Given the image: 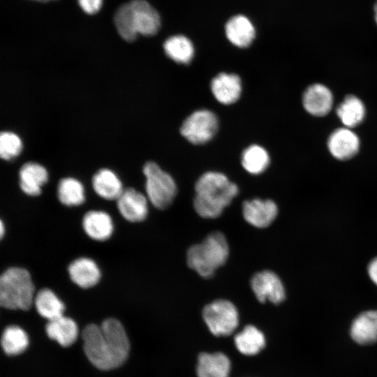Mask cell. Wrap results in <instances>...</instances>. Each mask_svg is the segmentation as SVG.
<instances>
[{
  "mask_svg": "<svg viewBox=\"0 0 377 377\" xmlns=\"http://www.w3.org/2000/svg\"><path fill=\"white\" fill-rule=\"evenodd\" d=\"M82 336L87 358L99 369L117 368L128 357L129 341L124 327L115 318H107L101 325H88Z\"/></svg>",
  "mask_w": 377,
  "mask_h": 377,
  "instance_id": "cell-1",
  "label": "cell"
},
{
  "mask_svg": "<svg viewBox=\"0 0 377 377\" xmlns=\"http://www.w3.org/2000/svg\"><path fill=\"white\" fill-rule=\"evenodd\" d=\"M193 207L196 213L205 219L219 216L239 192L237 186L221 172H207L195 185Z\"/></svg>",
  "mask_w": 377,
  "mask_h": 377,
  "instance_id": "cell-2",
  "label": "cell"
},
{
  "mask_svg": "<svg viewBox=\"0 0 377 377\" xmlns=\"http://www.w3.org/2000/svg\"><path fill=\"white\" fill-rule=\"evenodd\" d=\"M114 20L119 34L128 42L134 40L138 34L153 36L161 26L158 12L145 0H132L122 5Z\"/></svg>",
  "mask_w": 377,
  "mask_h": 377,
  "instance_id": "cell-3",
  "label": "cell"
},
{
  "mask_svg": "<svg viewBox=\"0 0 377 377\" xmlns=\"http://www.w3.org/2000/svg\"><path fill=\"white\" fill-rule=\"evenodd\" d=\"M229 256V246L224 235L210 233L202 243L191 246L186 253L188 267L200 276L212 277L224 265Z\"/></svg>",
  "mask_w": 377,
  "mask_h": 377,
  "instance_id": "cell-4",
  "label": "cell"
},
{
  "mask_svg": "<svg viewBox=\"0 0 377 377\" xmlns=\"http://www.w3.org/2000/svg\"><path fill=\"white\" fill-rule=\"evenodd\" d=\"M35 286L29 272L10 267L0 276V304L8 309L28 310L34 304Z\"/></svg>",
  "mask_w": 377,
  "mask_h": 377,
  "instance_id": "cell-5",
  "label": "cell"
},
{
  "mask_svg": "<svg viewBox=\"0 0 377 377\" xmlns=\"http://www.w3.org/2000/svg\"><path fill=\"white\" fill-rule=\"evenodd\" d=\"M142 171L146 179L145 191L148 200L157 209L168 207L177 192L173 178L152 161L146 163Z\"/></svg>",
  "mask_w": 377,
  "mask_h": 377,
  "instance_id": "cell-6",
  "label": "cell"
},
{
  "mask_svg": "<svg viewBox=\"0 0 377 377\" xmlns=\"http://www.w3.org/2000/svg\"><path fill=\"white\" fill-rule=\"evenodd\" d=\"M202 318L211 333L216 337L230 335L239 324L237 308L226 300L207 304L202 310Z\"/></svg>",
  "mask_w": 377,
  "mask_h": 377,
  "instance_id": "cell-7",
  "label": "cell"
},
{
  "mask_svg": "<svg viewBox=\"0 0 377 377\" xmlns=\"http://www.w3.org/2000/svg\"><path fill=\"white\" fill-rule=\"evenodd\" d=\"M219 126L216 115L206 109L198 110L186 118L180 133L188 142L202 145L209 142L216 134Z\"/></svg>",
  "mask_w": 377,
  "mask_h": 377,
  "instance_id": "cell-8",
  "label": "cell"
},
{
  "mask_svg": "<svg viewBox=\"0 0 377 377\" xmlns=\"http://www.w3.org/2000/svg\"><path fill=\"white\" fill-rule=\"evenodd\" d=\"M251 286L258 300L262 303L269 301L278 304L286 297V291L280 278L273 272L265 270L254 274Z\"/></svg>",
  "mask_w": 377,
  "mask_h": 377,
  "instance_id": "cell-9",
  "label": "cell"
},
{
  "mask_svg": "<svg viewBox=\"0 0 377 377\" xmlns=\"http://www.w3.org/2000/svg\"><path fill=\"white\" fill-rule=\"evenodd\" d=\"M148 201L146 195L133 188H125L116 200L121 216L131 223L141 222L146 219Z\"/></svg>",
  "mask_w": 377,
  "mask_h": 377,
  "instance_id": "cell-10",
  "label": "cell"
},
{
  "mask_svg": "<svg viewBox=\"0 0 377 377\" xmlns=\"http://www.w3.org/2000/svg\"><path fill=\"white\" fill-rule=\"evenodd\" d=\"M242 214L245 221L249 224L258 228H264L274 221L278 214V207L272 200L255 198L243 202Z\"/></svg>",
  "mask_w": 377,
  "mask_h": 377,
  "instance_id": "cell-11",
  "label": "cell"
},
{
  "mask_svg": "<svg viewBox=\"0 0 377 377\" xmlns=\"http://www.w3.org/2000/svg\"><path fill=\"white\" fill-rule=\"evenodd\" d=\"M360 139L351 128L342 127L334 130L327 140L330 153L337 159L345 161L353 158L359 151Z\"/></svg>",
  "mask_w": 377,
  "mask_h": 377,
  "instance_id": "cell-12",
  "label": "cell"
},
{
  "mask_svg": "<svg viewBox=\"0 0 377 377\" xmlns=\"http://www.w3.org/2000/svg\"><path fill=\"white\" fill-rule=\"evenodd\" d=\"M305 110L316 117L327 115L333 106V95L324 84L316 83L309 86L302 96Z\"/></svg>",
  "mask_w": 377,
  "mask_h": 377,
  "instance_id": "cell-13",
  "label": "cell"
},
{
  "mask_svg": "<svg viewBox=\"0 0 377 377\" xmlns=\"http://www.w3.org/2000/svg\"><path fill=\"white\" fill-rule=\"evenodd\" d=\"M68 273L72 282L82 288L95 286L101 278L98 265L93 259L87 257L73 260L68 267Z\"/></svg>",
  "mask_w": 377,
  "mask_h": 377,
  "instance_id": "cell-14",
  "label": "cell"
},
{
  "mask_svg": "<svg viewBox=\"0 0 377 377\" xmlns=\"http://www.w3.org/2000/svg\"><path fill=\"white\" fill-rule=\"evenodd\" d=\"M82 226L89 238L98 242L108 239L114 232L112 217L103 210H90L86 212L82 220Z\"/></svg>",
  "mask_w": 377,
  "mask_h": 377,
  "instance_id": "cell-15",
  "label": "cell"
},
{
  "mask_svg": "<svg viewBox=\"0 0 377 377\" xmlns=\"http://www.w3.org/2000/svg\"><path fill=\"white\" fill-rule=\"evenodd\" d=\"M210 87L216 101L224 105L235 103L242 92L241 79L234 73L218 74L212 79Z\"/></svg>",
  "mask_w": 377,
  "mask_h": 377,
  "instance_id": "cell-16",
  "label": "cell"
},
{
  "mask_svg": "<svg viewBox=\"0 0 377 377\" xmlns=\"http://www.w3.org/2000/svg\"><path fill=\"white\" fill-rule=\"evenodd\" d=\"M48 180L47 170L37 163H24L19 171V185L24 193L35 197L42 192V186Z\"/></svg>",
  "mask_w": 377,
  "mask_h": 377,
  "instance_id": "cell-17",
  "label": "cell"
},
{
  "mask_svg": "<svg viewBox=\"0 0 377 377\" xmlns=\"http://www.w3.org/2000/svg\"><path fill=\"white\" fill-rule=\"evenodd\" d=\"M353 340L362 346L377 342V310L366 311L358 315L350 327Z\"/></svg>",
  "mask_w": 377,
  "mask_h": 377,
  "instance_id": "cell-18",
  "label": "cell"
},
{
  "mask_svg": "<svg viewBox=\"0 0 377 377\" xmlns=\"http://www.w3.org/2000/svg\"><path fill=\"white\" fill-rule=\"evenodd\" d=\"M225 31L228 40L241 48L249 47L256 36L252 22L242 15L231 17L226 24Z\"/></svg>",
  "mask_w": 377,
  "mask_h": 377,
  "instance_id": "cell-19",
  "label": "cell"
},
{
  "mask_svg": "<svg viewBox=\"0 0 377 377\" xmlns=\"http://www.w3.org/2000/svg\"><path fill=\"white\" fill-rule=\"evenodd\" d=\"M230 360L222 353H202L196 366L198 377H229Z\"/></svg>",
  "mask_w": 377,
  "mask_h": 377,
  "instance_id": "cell-20",
  "label": "cell"
},
{
  "mask_svg": "<svg viewBox=\"0 0 377 377\" xmlns=\"http://www.w3.org/2000/svg\"><path fill=\"white\" fill-rule=\"evenodd\" d=\"M94 192L107 200H117L124 188L118 176L111 170H99L92 177Z\"/></svg>",
  "mask_w": 377,
  "mask_h": 377,
  "instance_id": "cell-21",
  "label": "cell"
},
{
  "mask_svg": "<svg viewBox=\"0 0 377 377\" xmlns=\"http://www.w3.org/2000/svg\"><path fill=\"white\" fill-rule=\"evenodd\" d=\"M45 330L49 338L57 341L64 347L72 345L78 333L75 322L64 315L50 320L45 326Z\"/></svg>",
  "mask_w": 377,
  "mask_h": 377,
  "instance_id": "cell-22",
  "label": "cell"
},
{
  "mask_svg": "<svg viewBox=\"0 0 377 377\" xmlns=\"http://www.w3.org/2000/svg\"><path fill=\"white\" fill-rule=\"evenodd\" d=\"M34 304L40 316L49 321L61 316L65 309L63 302L49 288H42L34 297Z\"/></svg>",
  "mask_w": 377,
  "mask_h": 377,
  "instance_id": "cell-23",
  "label": "cell"
},
{
  "mask_svg": "<svg viewBox=\"0 0 377 377\" xmlns=\"http://www.w3.org/2000/svg\"><path fill=\"white\" fill-rule=\"evenodd\" d=\"M336 112L344 127L349 128L360 125L366 114L363 102L354 95L346 96L337 108Z\"/></svg>",
  "mask_w": 377,
  "mask_h": 377,
  "instance_id": "cell-24",
  "label": "cell"
},
{
  "mask_svg": "<svg viewBox=\"0 0 377 377\" xmlns=\"http://www.w3.org/2000/svg\"><path fill=\"white\" fill-rule=\"evenodd\" d=\"M235 344L239 353L244 355H255L260 353L265 346V337L256 327L249 325L234 339Z\"/></svg>",
  "mask_w": 377,
  "mask_h": 377,
  "instance_id": "cell-25",
  "label": "cell"
},
{
  "mask_svg": "<svg viewBox=\"0 0 377 377\" xmlns=\"http://www.w3.org/2000/svg\"><path fill=\"white\" fill-rule=\"evenodd\" d=\"M166 55L178 64H188L193 58L194 47L192 42L184 35L168 38L163 44Z\"/></svg>",
  "mask_w": 377,
  "mask_h": 377,
  "instance_id": "cell-26",
  "label": "cell"
},
{
  "mask_svg": "<svg viewBox=\"0 0 377 377\" xmlns=\"http://www.w3.org/2000/svg\"><path fill=\"white\" fill-rule=\"evenodd\" d=\"M57 195L59 202L67 207L79 206L85 201L84 186L73 177H65L59 181Z\"/></svg>",
  "mask_w": 377,
  "mask_h": 377,
  "instance_id": "cell-27",
  "label": "cell"
},
{
  "mask_svg": "<svg viewBox=\"0 0 377 377\" xmlns=\"http://www.w3.org/2000/svg\"><path fill=\"white\" fill-rule=\"evenodd\" d=\"M269 156L265 148L258 145L246 147L242 154V165L244 170L252 175L264 172L269 164Z\"/></svg>",
  "mask_w": 377,
  "mask_h": 377,
  "instance_id": "cell-28",
  "label": "cell"
},
{
  "mask_svg": "<svg viewBox=\"0 0 377 377\" xmlns=\"http://www.w3.org/2000/svg\"><path fill=\"white\" fill-rule=\"evenodd\" d=\"M1 346L3 351L9 355L22 353L29 345L27 333L20 327H7L1 336Z\"/></svg>",
  "mask_w": 377,
  "mask_h": 377,
  "instance_id": "cell-29",
  "label": "cell"
},
{
  "mask_svg": "<svg viewBox=\"0 0 377 377\" xmlns=\"http://www.w3.org/2000/svg\"><path fill=\"white\" fill-rule=\"evenodd\" d=\"M22 149V140L14 133L3 131L0 135V155L6 161L17 157Z\"/></svg>",
  "mask_w": 377,
  "mask_h": 377,
  "instance_id": "cell-30",
  "label": "cell"
},
{
  "mask_svg": "<svg viewBox=\"0 0 377 377\" xmlns=\"http://www.w3.org/2000/svg\"><path fill=\"white\" fill-rule=\"evenodd\" d=\"M82 9L87 14L96 13L101 8L102 0H78Z\"/></svg>",
  "mask_w": 377,
  "mask_h": 377,
  "instance_id": "cell-31",
  "label": "cell"
},
{
  "mask_svg": "<svg viewBox=\"0 0 377 377\" xmlns=\"http://www.w3.org/2000/svg\"><path fill=\"white\" fill-rule=\"evenodd\" d=\"M368 274L372 282L377 286V258L372 260L369 263Z\"/></svg>",
  "mask_w": 377,
  "mask_h": 377,
  "instance_id": "cell-32",
  "label": "cell"
},
{
  "mask_svg": "<svg viewBox=\"0 0 377 377\" xmlns=\"http://www.w3.org/2000/svg\"><path fill=\"white\" fill-rule=\"evenodd\" d=\"M373 10H374V21H375L376 24L377 25V0L374 3Z\"/></svg>",
  "mask_w": 377,
  "mask_h": 377,
  "instance_id": "cell-33",
  "label": "cell"
},
{
  "mask_svg": "<svg viewBox=\"0 0 377 377\" xmlns=\"http://www.w3.org/2000/svg\"><path fill=\"white\" fill-rule=\"evenodd\" d=\"M4 232H5L4 224H3V221H2V220H1L0 235H1V238L3 237Z\"/></svg>",
  "mask_w": 377,
  "mask_h": 377,
  "instance_id": "cell-34",
  "label": "cell"
},
{
  "mask_svg": "<svg viewBox=\"0 0 377 377\" xmlns=\"http://www.w3.org/2000/svg\"><path fill=\"white\" fill-rule=\"evenodd\" d=\"M34 1H41V2H46V1H52V0H34Z\"/></svg>",
  "mask_w": 377,
  "mask_h": 377,
  "instance_id": "cell-35",
  "label": "cell"
}]
</instances>
